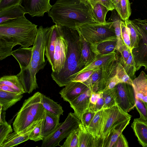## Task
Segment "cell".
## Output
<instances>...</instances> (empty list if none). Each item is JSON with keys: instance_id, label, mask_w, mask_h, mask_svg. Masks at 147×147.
<instances>
[{"instance_id": "48", "label": "cell", "mask_w": 147, "mask_h": 147, "mask_svg": "<svg viewBox=\"0 0 147 147\" xmlns=\"http://www.w3.org/2000/svg\"><path fill=\"white\" fill-rule=\"evenodd\" d=\"M92 8L97 3L101 4L106 7L109 11H112L115 8L111 0H87Z\"/></svg>"}, {"instance_id": "41", "label": "cell", "mask_w": 147, "mask_h": 147, "mask_svg": "<svg viewBox=\"0 0 147 147\" xmlns=\"http://www.w3.org/2000/svg\"><path fill=\"white\" fill-rule=\"evenodd\" d=\"M121 11L119 16L123 21L129 19L131 13L129 0H120Z\"/></svg>"}, {"instance_id": "37", "label": "cell", "mask_w": 147, "mask_h": 147, "mask_svg": "<svg viewBox=\"0 0 147 147\" xmlns=\"http://www.w3.org/2000/svg\"><path fill=\"white\" fill-rule=\"evenodd\" d=\"M79 128L74 129L66 137L61 147H78Z\"/></svg>"}, {"instance_id": "49", "label": "cell", "mask_w": 147, "mask_h": 147, "mask_svg": "<svg viewBox=\"0 0 147 147\" xmlns=\"http://www.w3.org/2000/svg\"><path fill=\"white\" fill-rule=\"evenodd\" d=\"M119 83V80L116 74L115 76L111 77L107 82L105 88L103 92L114 88Z\"/></svg>"}, {"instance_id": "55", "label": "cell", "mask_w": 147, "mask_h": 147, "mask_svg": "<svg viewBox=\"0 0 147 147\" xmlns=\"http://www.w3.org/2000/svg\"><path fill=\"white\" fill-rule=\"evenodd\" d=\"M0 123H2L6 121L5 119V111H2V106L1 105H0Z\"/></svg>"}, {"instance_id": "46", "label": "cell", "mask_w": 147, "mask_h": 147, "mask_svg": "<svg viewBox=\"0 0 147 147\" xmlns=\"http://www.w3.org/2000/svg\"><path fill=\"white\" fill-rule=\"evenodd\" d=\"M116 51L119 52L121 55L119 60L124 62L127 61L131 52L125 44L120 46Z\"/></svg>"}, {"instance_id": "8", "label": "cell", "mask_w": 147, "mask_h": 147, "mask_svg": "<svg viewBox=\"0 0 147 147\" xmlns=\"http://www.w3.org/2000/svg\"><path fill=\"white\" fill-rule=\"evenodd\" d=\"M81 123L74 113H69L65 121L57 128L42 140V147H54L60 146L59 143L66 138L74 129H77Z\"/></svg>"}, {"instance_id": "18", "label": "cell", "mask_w": 147, "mask_h": 147, "mask_svg": "<svg viewBox=\"0 0 147 147\" xmlns=\"http://www.w3.org/2000/svg\"><path fill=\"white\" fill-rule=\"evenodd\" d=\"M119 58L117 55L111 61L101 67L102 75L99 84L98 92H102L105 89L106 83L116 73V68Z\"/></svg>"}, {"instance_id": "36", "label": "cell", "mask_w": 147, "mask_h": 147, "mask_svg": "<svg viewBox=\"0 0 147 147\" xmlns=\"http://www.w3.org/2000/svg\"><path fill=\"white\" fill-rule=\"evenodd\" d=\"M119 61L123 66L127 75L132 80L136 78L135 75L136 68L131 52L127 60L125 62L120 61L119 60Z\"/></svg>"}, {"instance_id": "10", "label": "cell", "mask_w": 147, "mask_h": 147, "mask_svg": "<svg viewBox=\"0 0 147 147\" xmlns=\"http://www.w3.org/2000/svg\"><path fill=\"white\" fill-rule=\"evenodd\" d=\"M116 101L118 105L128 113L135 107V98L132 85L119 83L115 86Z\"/></svg>"}, {"instance_id": "22", "label": "cell", "mask_w": 147, "mask_h": 147, "mask_svg": "<svg viewBox=\"0 0 147 147\" xmlns=\"http://www.w3.org/2000/svg\"><path fill=\"white\" fill-rule=\"evenodd\" d=\"M103 110L102 109L96 112L91 123L86 128L95 138L97 147L102 130Z\"/></svg>"}, {"instance_id": "24", "label": "cell", "mask_w": 147, "mask_h": 147, "mask_svg": "<svg viewBox=\"0 0 147 147\" xmlns=\"http://www.w3.org/2000/svg\"><path fill=\"white\" fill-rule=\"evenodd\" d=\"M60 116L46 111L42 132L44 138L53 132L58 127L60 123Z\"/></svg>"}, {"instance_id": "3", "label": "cell", "mask_w": 147, "mask_h": 147, "mask_svg": "<svg viewBox=\"0 0 147 147\" xmlns=\"http://www.w3.org/2000/svg\"><path fill=\"white\" fill-rule=\"evenodd\" d=\"M92 9L87 0H57L48 13L55 24L76 29L96 23Z\"/></svg>"}, {"instance_id": "27", "label": "cell", "mask_w": 147, "mask_h": 147, "mask_svg": "<svg viewBox=\"0 0 147 147\" xmlns=\"http://www.w3.org/2000/svg\"><path fill=\"white\" fill-rule=\"evenodd\" d=\"M78 127V147H97V143L95 138L81 123Z\"/></svg>"}, {"instance_id": "34", "label": "cell", "mask_w": 147, "mask_h": 147, "mask_svg": "<svg viewBox=\"0 0 147 147\" xmlns=\"http://www.w3.org/2000/svg\"><path fill=\"white\" fill-rule=\"evenodd\" d=\"M104 101L102 109L110 108L117 104L116 101V88L109 89L102 92Z\"/></svg>"}, {"instance_id": "26", "label": "cell", "mask_w": 147, "mask_h": 147, "mask_svg": "<svg viewBox=\"0 0 147 147\" xmlns=\"http://www.w3.org/2000/svg\"><path fill=\"white\" fill-rule=\"evenodd\" d=\"M23 94L8 92L0 90V105L2 110L5 111L21 100Z\"/></svg>"}, {"instance_id": "56", "label": "cell", "mask_w": 147, "mask_h": 147, "mask_svg": "<svg viewBox=\"0 0 147 147\" xmlns=\"http://www.w3.org/2000/svg\"><path fill=\"white\" fill-rule=\"evenodd\" d=\"M1 0H0V1H1Z\"/></svg>"}, {"instance_id": "47", "label": "cell", "mask_w": 147, "mask_h": 147, "mask_svg": "<svg viewBox=\"0 0 147 147\" xmlns=\"http://www.w3.org/2000/svg\"><path fill=\"white\" fill-rule=\"evenodd\" d=\"M23 2V0H1L0 1V10L21 5Z\"/></svg>"}, {"instance_id": "21", "label": "cell", "mask_w": 147, "mask_h": 147, "mask_svg": "<svg viewBox=\"0 0 147 147\" xmlns=\"http://www.w3.org/2000/svg\"><path fill=\"white\" fill-rule=\"evenodd\" d=\"M131 127L139 144L143 147H147V121L135 119Z\"/></svg>"}, {"instance_id": "35", "label": "cell", "mask_w": 147, "mask_h": 147, "mask_svg": "<svg viewBox=\"0 0 147 147\" xmlns=\"http://www.w3.org/2000/svg\"><path fill=\"white\" fill-rule=\"evenodd\" d=\"M124 21L130 31L131 47L132 50L133 48L138 47L141 36L136 30L131 20L128 19Z\"/></svg>"}, {"instance_id": "38", "label": "cell", "mask_w": 147, "mask_h": 147, "mask_svg": "<svg viewBox=\"0 0 147 147\" xmlns=\"http://www.w3.org/2000/svg\"><path fill=\"white\" fill-rule=\"evenodd\" d=\"M135 107L140 114L139 118L142 121H147V102L135 98Z\"/></svg>"}, {"instance_id": "50", "label": "cell", "mask_w": 147, "mask_h": 147, "mask_svg": "<svg viewBox=\"0 0 147 147\" xmlns=\"http://www.w3.org/2000/svg\"><path fill=\"white\" fill-rule=\"evenodd\" d=\"M127 139L122 133L118 138L113 147H128Z\"/></svg>"}, {"instance_id": "4", "label": "cell", "mask_w": 147, "mask_h": 147, "mask_svg": "<svg viewBox=\"0 0 147 147\" xmlns=\"http://www.w3.org/2000/svg\"><path fill=\"white\" fill-rule=\"evenodd\" d=\"M61 26L68 42L67 54L63 67L58 74L51 76L59 87H62L71 82L74 76L83 69L85 65L81 60L78 32L76 29Z\"/></svg>"}, {"instance_id": "14", "label": "cell", "mask_w": 147, "mask_h": 147, "mask_svg": "<svg viewBox=\"0 0 147 147\" xmlns=\"http://www.w3.org/2000/svg\"><path fill=\"white\" fill-rule=\"evenodd\" d=\"M59 92L63 100L69 103L73 100L88 87L84 83L71 81Z\"/></svg>"}, {"instance_id": "32", "label": "cell", "mask_w": 147, "mask_h": 147, "mask_svg": "<svg viewBox=\"0 0 147 147\" xmlns=\"http://www.w3.org/2000/svg\"><path fill=\"white\" fill-rule=\"evenodd\" d=\"M101 67L96 70L85 82H83L92 91L98 92L99 84L102 75Z\"/></svg>"}, {"instance_id": "13", "label": "cell", "mask_w": 147, "mask_h": 147, "mask_svg": "<svg viewBox=\"0 0 147 147\" xmlns=\"http://www.w3.org/2000/svg\"><path fill=\"white\" fill-rule=\"evenodd\" d=\"M92 91L89 88L69 103L74 113L81 121L83 114L89 109L90 98Z\"/></svg>"}, {"instance_id": "29", "label": "cell", "mask_w": 147, "mask_h": 147, "mask_svg": "<svg viewBox=\"0 0 147 147\" xmlns=\"http://www.w3.org/2000/svg\"><path fill=\"white\" fill-rule=\"evenodd\" d=\"M114 10L112 11L111 15L108 21L112 22L113 26L115 29L117 39L116 50H117L120 46L124 44L121 35V22L122 20L117 11H115Z\"/></svg>"}, {"instance_id": "2", "label": "cell", "mask_w": 147, "mask_h": 147, "mask_svg": "<svg viewBox=\"0 0 147 147\" xmlns=\"http://www.w3.org/2000/svg\"><path fill=\"white\" fill-rule=\"evenodd\" d=\"M37 25L24 16L10 19L0 24V60L11 55L16 45L28 47L34 45L38 31Z\"/></svg>"}, {"instance_id": "7", "label": "cell", "mask_w": 147, "mask_h": 147, "mask_svg": "<svg viewBox=\"0 0 147 147\" xmlns=\"http://www.w3.org/2000/svg\"><path fill=\"white\" fill-rule=\"evenodd\" d=\"M132 116L122 110L117 104L103 112L102 128L98 147H106L112 130L117 125L131 119Z\"/></svg>"}, {"instance_id": "44", "label": "cell", "mask_w": 147, "mask_h": 147, "mask_svg": "<svg viewBox=\"0 0 147 147\" xmlns=\"http://www.w3.org/2000/svg\"><path fill=\"white\" fill-rule=\"evenodd\" d=\"M98 69H93L82 72L73 78L71 81L83 83L86 81L92 74Z\"/></svg>"}, {"instance_id": "15", "label": "cell", "mask_w": 147, "mask_h": 147, "mask_svg": "<svg viewBox=\"0 0 147 147\" xmlns=\"http://www.w3.org/2000/svg\"><path fill=\"white\" fill-rule=\"evenodd\" d=\"M39 122L33 124L26 129L19 132L14 131L9 134L0 145V147L16 146L28 140L30 133Z\"/></svg>"}, {"instance_id": "17", "label": "cell", "mask_w": 147, "mask_h": 147, "mask_svg": "<svg viewBox=\"0 0 147 147\" xmlns=\"http://www.w3.org/2000/svg\"><path fill=\"white\" fill-rule=\"evenodd\" d=\"M132 86L135 98L147 102V76L144 71L132 80Z\"/></svg>"}, {"instance_id": "30", "label": "cell", "mask_w": 147, "mask_h": 147, "mask_svg": "<svg viewBox=\"0 0 147 147\" xmlns=\"http://www.w3.org/2000/svg\"><path fill=\"white\" fill-rule=\"evenodd\" d=\"M42 104L45 111L54 114L63 115L62 107L57 102L42 94Z\"/></svg>"}, {"instance_id": "5", "label": "cell", "mask_w": 147, "mask_h": 147, "mask_svg": "<svg viewBox=\"0 0 147 147\" xmlns=\"http://www.w3.org/2000/svg\"><path fill=\"white\" fill-rule=\"evenodd\" d=\"M42 98V94L38 92L24 100L13 123L15 131L19 132L45 119Z\"/></svg>"}, {"instance_id": "33", "label": "cell", "mask_w": 147, "mask_h": 147, "mask_svg": "<svg viewBox=\"0 0 147 147\" xmlns=\"http://www.w3.org/2000/svg\"><path fill=\"white\" fill-rule=\"evenodd\" d=\"M93 13L96 23L103 24L106 22L105 18L108 9L102 5L97 3L92 9Z\"/></svg>"}, {"instance_id": "20", "label": "cell", "mask_w": 147, "mask_h": 147, "mask_svg": "<svg viewBox=\"0 0 147 147\" xmlns=\"http://www.w3.org/2000/svg\"><path fill=\"white\" fill-rule=\"evenodd\" d=\"M117 38L116 37L90 45L92 51L97 56L115 51L117 48Z\"/></svg>"}, {"instance_id": "1", "label": "cell", "mask_w": 147, "mask_h": 147, "mask_svg": "<svg viewBox=\"0 0 147 147\" xmlns=\"http://www.w3.org/2000/svg\"><path fill=\"white\" fill-rule=\"evenodd\" d=\"M51 29V26L44 28L40 26L32 47H20L12 53L19 65L20 70L17 76L25 93L30 94L39 88L36 75L47 64L45 52Z\"/></svg>"}, {"instance_id": "25", "label": "cell", "mask_w": 147, "mask_h": 147, "mask_svg": "<svg viewBox=\"0 0 147 147\" xmlns=\"http://www.w3.org/2000/svg\"><path fill=\"white\" fill-rule=\"evenodd\" d=\"M27 13L24 7L18 5L0 10V24L10 19L24 16Z\"/></svg>"}, {"instance_id": "42", "label": "cell", "mask_w": 147, "mask_h": 147, "mask_svg": "<svg viewBox=\"0 0 147 147\" xmlns=\"http://www.w3.org/2000/svg\"><path fill=\"white\" fill-rule=\"evenodd\" d=\"M121 37L123 42L131 51L130 31L125 22L122 20L121 22Z\"/></svg>"}, {"instance_id": "53", "label": "cell", "mask_w": 147, "mask_h": 147, "mask_svg": "<svg viewBox=\"0 0 147 147\" xmlns=\"http://www.w3.org/2000/svg\"><path fill=\"white\" fill-rule=\"evenodd\" d=\"M115 9L120 15L121 11L120 0H111Z\"/></svg>"}, {"instance_id": "39", "label": "cell", "mask_w": 147, "mask_h": 147, "mask_svg": "<svg viewBox=\"0 0 147 147\" xmlns=\"http://www.w3.org/2000/svg\"><path fill=\"white\" fill-rule=\"evenodd\" d=\"M44 119L40 121L32 130L29 136V140L35 142L43 140L44 138L42 132Z\"/></svg>"}, {"instance_id": "9", "label": "cell", "mask_w": 147, "mask_h": 147, "mask_svg": "<svg viewBox=\"0 0 147 147\" xmlns=\"http://www.w3.org/2000/svg\"><path fill=\"white\" fill-rule=\"evenodd\" d=\"M131 21L136 30L141 36L138 47L133 48L131 51L136 71L143 66L145 67V70H147V32L136 19Z\"/></svg>"}, {"instance_id": "23", "label": "cell", "mask_w": 147, "mask_h": 147, "mask_svg": "<svg viewBox=\"0 0 147 147\" xmlns=\"http://www.w3.org/2000/svg\"><path fill=\"white\" fill-rule=\"evenodd\" d=\"M117 55L116 52L115 51L105 55L97 56L92 62L78 72L75 74L73 76V78L82 72L93 69L100 68L103 65L113 60Z\"/></svg>"}, {"instance_id": "51", "label": "cell", "mask_w": 147, "mask_h": 147, "mask_svg": "<svg viewBox=\"0 0 147 147\" xmlns=\"http://www.w3.org/2000/svg\"><path fill=\"white\" fill-rule=\"evenodd\" d=\"M101 92H92L90 97V104L89 109L92 111L94 106L96 104L98 98L100 96Z\"/></svg>"}, {"instance_id": "6", "label": "cell", "mask_w": 147, "mask_h": 147, "mask_svg": "<svg viewBox=\"0 0 147 147\" xmlns=\"http://www.w3.org/2000/svg\"><path fill=\"white\" fill-rule=\"evenodd\" d=\"M91 45L117 37L112 22L92 23L84 24L76 29Z\"/></svg>"}, {"instance_id": "11", "label": "cell", "mask_w": 147, "mask_h": 147, "mask_svg": "<svg viewBox=\"0 0 147 147\" xmlns=\"http://www.w3.org/2000/svg\"><path fill=\"white\" fill-rule=\"evenodd\" d=\"M60 26L59 34L55 43L53 57V63L51 67L52 71L51 76L58 74L64 66L67 52L68 42L64 37Z\"/></svg>"}, {"instance_id": "31", "label": "cell", "mask_w": 147, "mask_h": 147, "mask_svg": "<svg viewBox=\"0 0 147 147\" xmlns=\"http://www.w3.org/2000/svg\"><path fill=\"white\" fill-rule=\"evenodd\" d=\"M130 119H128L118 125L112 130L108 138L106 147H113L119 137L129 124Z\"/></svg>"}, {"instance_id": "45", "label": "cell", "mask_w": 147, "mask_h": 147, "mask_svg": "<svg viewBox=\"0 0 147 147\" xmlns=\"http://www.w3.org/2000/svg\"><path fill=\"white\" fill-rule=\"evenodd\" d=\"M96 113L89 109L83 114L81 123L86 128L91 123Z\"/></svg>"}, {"instance_id": "52", "label": "cell", "mask_w": 147, "mask_h": 147, "mask_svg": "<svg viewBox=\"0 0 147 147\" xmlns=\"http://www.w3.org/2000/svg\"><path fill=\"white\" fill-rule=\"evenodd\" d=\"M104 101L102 96V92H101L100 96L98 98L96 104L94 106L92 111L96 112L101 109H102V107L104 105Z\"/></svg>"}, {"instance_id": "28", "label": "cell", "mask_w": 147, "mask_h": 147, "mask_svg": "<svg viewBox=\"0 0 147 147\" xmlns=\"http://www.w3.org/2000/svg\"><path fill=\"white\" fill-rule=\"evenodd\" d=\"M79 33L80 42L81 60L85 67L94 60L96 56L92 51L90 44L80 33Z\"/></svg>"}, {"instance_id": "54", "label": "cell", "mask_w": 147, "mask_h": 147, "mask_svg": "<svg viewBox=\"0 0 147 147\" xmlns=\"http://www.w3.org/2000/svg\"><path fill=\"white\" fill-rule=\"evenodd\" d=\"M137 21L143 27L147 32V23L146 20H142L138 18L136 19Z\"/></svg>"}, {"instance_id": "12", "label": "cell", "mask_w": 147, "mask_h": 147, "mask_svg": "<svg viewBox=\"0 0 147 147\" xmlns=\"http://www.w3.org/2000/svg\"><path fill=\"white\" fill-rule=\"evenodd\" d=\"M50 0H23L24 7L27 13L32 17H42L52 7Z\"/></svg>"}, {"instance_id": "40", "label": "cell", "mask_w": 147, "mask_h": 147, "mask_svg": "<svg viewBox=\"0 0 147 147\" xmlns=\"http://www.w3.org/2000/svg\"><path fill=\"white\" fill-rule=\"evenodd\" d=\"M116 74L119 79V83H125L132 85L133 80L127 75L119 61L116 68Z\"/></svg>"}, {"instance_id": "16", "label": "cell", "mask_w": 147, "mask_h": 147, "mask_svg": "<svg viewBox=\"0 0 147 147\" xmlns=\"http://www.w3.org/2000/svg\"><path fill=\"white\" fill-rule=\"evenodd\" d=\"M0 90L20 94L25 92L16 75H5L0 78Z\"/></svg>"}, {"instance_id": "57", "label": "cell", "mask_w": 147, "mask_h": 147, "mask_svg": "<svg viewBox=\"0 0 147 147\" xmlns=\"http://www.w3.org/2000/svg\"><path fill=\"white\" fill-rule=\"evenodd\" d=\"M146 75H147V74H146Z\"/></svg>"}, {"instance_id": "19", "label": "cell", "mask_w": 147, "mask_h": 147, "mask_svg": "<svg viewBox=\"0 0 147 147\" xmlns=\"http://www.w3.org/2000/svg\"><path fill=\"white\" fill-rule=\"evenodd\" d=\"M59 25L55 24L51 26V29L45 47V55L51 67L53 63V57L56 40L59 34Z\"/></svg>"}, {"instance_id": "43", "label": "cell", "mask_w": 147, "mask_h": 147, "mask_svg": "<svg viewBox=\"0 0 147 147\" xmlns=\"http://www.w3.org/2000/svg\"><path fill=\"white\" fill-rule=\"evenodd\" d=\"M12 131L11 125L6 121L0 123V145L7 136L12 132Z\"/></svg>"}]
</instances>
